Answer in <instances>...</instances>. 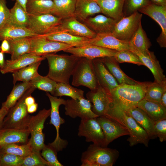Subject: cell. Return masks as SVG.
<instances>
[{
	"instance_id": "obj_2",
	"label": "cell",
	"mask_w": 166,
	"mask_h": 166,
	"mask_svg": "<svg viewBox=\"0 0 166 166\" xmlns=\"http://www.w3.org/2000/svg\"><path fill=\"white\" fill-rule=\"evenodd\" d=\"M105 117L118 121L126 127L129 136L127 140L130 146L141 144L148 147L150 139L147 132L126 112L111 102Z\"/></svg>"
},
{
	"instance_id": "obj_16",
	"label": "cell",
	"mask_w": 166,
	"mask_h": 166,
	"mask_svg": "<svg viewBox=\"0 0 166 166\" xmlns=\"http://www.w3.org/2000/svg\"><path fill=\"white\" fill-rule=\"evenodd\" d=\"M64 105L65 114L73 118L78 117L84 119L98 117L92 111L91 103L85 97L67 100Z\"/></svg>"
},
{
	"instance_id": "obj_6",
	"label": "cell",
	"mask_w": 166,
	"mask_h": 166,
	"mask_svg": "<svg viewBox=\"0 0 166 166\" xmlns=\"http://www.w3.org/2000/svg\"><path fill=\"white\" fill-rule=\"evenodd\" d=\"M72 76V85L75 86H84L92 91L98 86L92 60L80 58L75 66Z\"/></svg>"
},
{
	"instance_id": "obj_37",
	"label": "cell",
	"mask_w": 166,
	"mask_h": 166,
	"mask_svg": "<svg viewBox=\"0 0 166 166\" xmlns=\"http://www.w3.org/2000/svg\"><path fill=\"white\" fill-rule=\"evenodd\" d=\"M41 62L33 63L13 73V84L15 85L18 81L30 82L38 76L39 74L38 70Z\"/></svg>"
},
{
	"instance_id": "obj_58",
	"label": "cell",
	"mask_w": 166,
	"mask_h": 166,
	"mask_svg": "<svg viewBox=\"0 0 166 166\" xmlns=\"http://www.w3.org/2000/svg\"></svg>"
},
{
	"instance_id": "obj_55",
	"label": "cell",
	"mask_w": 166,
	"mask_h": 166,
	"mask_svg": "<svg viewBox=\"0 0 166 166\" xmlns=\"http://www.w3.org/2000/svg\"><path fill=\"white\" fill-rule=\"evenodd\" d=\"M159 103L163 106L166 107V92L161 96Z\"/></svg>"
},
{
	"instance_id": "obj_49",
	"label": "cell",
	"mask_w": 166,
	"mask_h": 166,
	"mask_svg": "<svg viewBox=\"0 0 166 166\" xmlns=\"http://www.w3.org/2000/svg\"><path fill=\"white\" fill-rule=\"evenodd\" d=\"M10 14V9L7 6L6 0H0V28L7 22Z\"/></svg>"
},
{
	"instance_id": "obj_5",
	"label": "cell",
	"mask_w": 166,
	"mask_h": 166,
	"mask_svg": "<svg viewBox=\"0 0 166 166\" xmlns=\"http://www.w3.org/2000/svg\"><path fill=\"white\" fill-rule=\"evenodd\" d=\"M36 89L31 87L28 89L9 110L3 121L2 128L17 129L27 128L31 116L29 114L25 99L31 95Z\"/></svg>"
},
{
	"instance_id": "obj_47",
	"label": "cell",
	"mask_w": 166,
	"mask_h": 166,
	"mask_svg": "<svg viewBox=\"0 0 166 166\" xmlns=\"http://www.w3.org/2000/svg\"><path fill=\"white\" fill-rule=\"evenodd\" d=\"M24 157L7 153H0V166H22Z\"/></svg>"
},
{
	"instance_id": "obj_51",
	"label": "cell",
	"mask_w": 166,
	"mask_h": 166,
	"mask_svg": "<svg viewBox=\"0 0 166 166\" xmlns=\"http://www.w3.org/2000/svg\"><path fill=\"white\" fill-rule=\"evenodd\" d=\"M9 110V109L3 107H2L0 109V129L2 127L4 120Z\"/></svg>"
},
{
	"instance_id": "obj_8",
	"label": "cell",
	"mask_w": 166,
	"mask_h": 166,
	"mask_svg": "<svg viewBox=\"0 0 166 166\" xmlns=\"http://www.w3.org/2000/svg\"><path fill=\"white\" fill-rule=\"evenodd\" d=\"M46 95L49 98L51 104L50 120L49 124L53 125L56 130L55 139L53 142L49 144L57 152L65 148L68 144L66 140L61 139L59 136L60 125L64 124L65 121L60 116L59 108L61 105H64L66 100L60 98H58L50 95L48 92L46 93Z\"/></svg>"
},
{
	"instance_id": "obj_41",
	"label": "cell",
	"mask_w": 166,
	"mask_h": 166,
	"mask_svg": "<svg viewBox=\"0 0 166 166\" xmlns=\"http://www.w3.org/2000/svg\"><path fill=\"white\" fill-rule=\"evenodd\" d=\"M166 92V81L161 83L150 82L144 98L149 101L159 103L163 94Z\"/></svg>"
},
{
	"instance_id": "obj_25",
	"label": "cell",
	"mask_w": 166,
	"mask_h": 166,
	"mask_svg": "<svg viewBox=\"0 0 166 166\" xmlns=\"http://www.w3.org/2000/svg\"><path fill=\"white\" fill-rule=\"evenodd\" d=\"M42 36L48 40L62 42L75 47L88 45L91 39L59 31L52 32Z\"/></svg>"
},
{
	"instance_id": "obj_7",
	"label": "cell",
	"mask_w": 166,
	"mask_h": 166,
	"mask_svg": "<svg viewBox=\"0 0 166 166\" xmlns=\"http://www.w3.org/2000/svg\"><path fill=\"white\" fill-rule=\"evenodd\" d=\"M50 108L44 109L36 115L31 116L29 120L27 128L31 136L29 140L33 149L36 151L40 152L45 145L42 130L46 120L50 116Z\"/></svg>"
},
{
	"instance_id": "obj_3",
	"label": "cell",
	"mask_w": 166,
	"mask_h": 166,
	"mask_svg": "<svg viewBox=\"0 0 166 166\" xmlns=\"http://www.w3.org/2000/svg\"><path fill=\"white\" fill-rule=\"evenodd\" d=\"M49 72L46 75L57 83L69 84V80L75 66L80 57L73 55L48 54Z\"/></svg>"
},
{
	"instance_id": "obj_31",
	"label": "cell",
	"mask_w": 166,
	"mask_h": 166,
	"mask_svg": "<svg viewBox=\"0 0 166 166\" xmlns=\"http://www.w3.org/2000/svg\"><path fill=\"white\" fill-rule=\"evenodd\" d=\"M137 106L144 111L154 121L166 119V107L159 103L144 98L139 102Z\"/></svg>"
},
{
	"instance_id": "obj_48",
	"label": "cell",
	"mask_w": 166,
	"mask_h": 166,
	"mask_svg": "<svg viewBox=\"0 0 166 166\" xmlns=\"http://www.w3.org/2000/svg\"><path fill=\"white\" fill-rule=\"evenodd\" d=\"M153 129L155 135L161 142L166 140V119L154 121Z\"/></svg>"
},
{
	"instance_id": "obj_32",
	"label": "cell",
	"mask_w": 166,
	"mask_h": 166,
	"mask_svg": "<svg viewBox=\"0 0 166 166\" xmlns=\"http://www.w3.org/2000/svg\"><path fill=\"white\" fill-rule=\"evenodd\" d=\"M54 8L53 0H27L26 11L28 14H52Z\"/></svg>"
},
{
	"instance_id": "obj_20",
	"label": "cell",
	"mask_w": 166,
	"mask_h": 166,
	"mask_svg": "<svg viewBox=\"0 0 166 166\" xmlns=\"http://www.w3.org/2000/svg\"><path fill=\"white\" fill-rule=\"evenodd\" d=\"M131 51L135 53L139 58L144 65L151 71L155 79L154 81L161 83L166 81V77L160 62L153 52L150 51L147 54H143L132 46Z\"/></svg>"
},
{
	"instance_id": "obj_33",
	"label": "cell",
	"mask_w": 166,
	"mask_h": 166,
	"mask_svg": "<svg viewBox=\"0 0 166 166\" xmlns=\"http://www.w3.org/2000/svg\"><path fill=\"white\" fill-rule=\"evenodd\" d=\"M134 49L143 54L148 53L151 43L140 23L129 42Z\"/></svg>"
},
{
	"instance_id": "obj_30",
	"label": "cell",
	"mask_w": 166,
	"mask_h": 166,
	"mask_svg": "<svg viewBox=\"0 0 166 166\" xmlns=\"http://www.w3.org/2000/svg\"><path fill=\"white\" fill-rule=\"evenodd\" d=\"M38 36L26 27L6 23L0 28V41Z\"/></svg>"
},
{
	"instance_id": "obj_11",
	"label": "cell",
	"mask_w": 166,
	"mask_h": 166,
	"mask_svg": "<svg viewBox=\"0 0 166 166\" xmlns=\"http://www.w3.org/2000/svg\"><path fill=\"white\" fill-rule=\"evenodd\" d=\"M86 96L93 104V112L98 117H105L112 101L110 91L98 84L95 89L88 92Z\"/></svg>"
},
{
	"instance_id": "obj_34",
	"label": "cell",
	"mask_w": 166,
	"mask_h": 166,
	"mask_svg": "<svg viewBox=\"0 0 166 166\" xmlns=\"http://www.w3.org/2000/svg\"><path fill=\"white\" fill-rule=\"evenodd\" d=\"M31 37H26L8 40L10 46L11 59H15L29 53L31 47Z\"/></svg>"
},
{
	"instance_id": "obj_19",
	"label": "cell",
	"mask_w": 166,
	"mask_h": 166,
	"mask_svg": "<svg viewBox=\"0 0 166 166\" xmlns=\"http://www.w3.org/2000/svg\"><path fill=\"white\" fill-rule=\"evenodd\" d=\"M89 45H96L117 51L124 50L131 51L132 49L129 42L117 39L111 33L97 34L94 38L90 39Z\"/></svg>"
},
{
	"instance_id": "obj_42",
	"label": "cell",
	"mask_w": 166,
	"mask_h": 166,
	"mask_svg": "<svg viewBox=\"0 0 166 166\" xmlns=\"http://www.w3.org/2000/svg\"><path fill=\"white\" fill-rule=\"evenodd\" d=\"M30 82L32 87L49 92L52 95L55 90L57 83L46 76H42L39 74Z\"/></svg>"
},
{
	"instance_id": "obj_38",
	"label": "cell",
	"mask_w": 166,
	"mask_h": 166,
	"mask_svg": "<svg viewBox=\"0 0 166 166\" xmlns=\"http://www.w3.org/2000/svg\"><path fill=\"white\" fill-rule=\"evenodd\" d=\"M31 87L30 81L23 82L14 85L6 101L2 103V107H5L9 110L14 105L25 93Z\"/></svg>"
},
{
	"instance_id": "obj_10",
	"label": "cell",
	"mask_w": 166,
	"mask_h": 166,
	"mask_svg": "<svg viewBox=\"0 0 166 166\" xmlns=\"http://www.w3.org/2000/svg\"><path fill=\"white\" fill-rule=\"evenodd\" d=\"M28 15L29 22L26 27L38 35L51 32L59 25L62 19L51 14Z\"/></svg>"
},
{
	"instance_id": "obj_50",
	"label": "cell",
	"mask_w": 166,
	"mask_h": 166,
	"mask_svg": "<svg viewBox=\"0 0 166 166\" xmlns=\"http://www.w3.org/2000/svg\"><path fill=\"white\" fill-rule=\"evenodd\" d=\"M0 51L3 53H10V46L9 41L6 39L2 41L0 46Z\"/></svg>"
},
{
	"instance_id": "obj_26",
	"label": "cell",
	"mask_w": 166,
	"mask_h": 166,
	"mask_svg": "<svg viewBox=\"0 0 166 166\" xmlns=\"http://www.w3.org/2000/svg\"><path fill=\"white\" fill-rule=\"evenodd\" d=\"M104 15L117 21L123 17L125 0H95Z\"/></svg>"
},
{
	"instance_id": "obj_57",
	"label": "cell",
	"mask_w": 166,
	"mask_h": 166,
	"mask_svg": "<svg viewBox=\"0 0 166 166\" xmlns=\"http://www.w3.org/2000/svg\"><path fill=\"white\" fill-rule=\"evenodd\" d=\"M12 1H15L18 3L26 11V5L27 1V0H11Z\"/></svg>"
},
{
	"instance_id": "obj_21",
	"label": "cell",
	"mask_w": 166,
	"mask_h": 166,
	"mask_svg": "<svg viewBox=\"0 0 166 166\" xmlns=\"http://www.w3.org/2000/svg\"><path fill=\"white\" fill-rule=\"evenodd\" d=\"M45 59V56H38L31 53L24 54L14 60L5 61L4 65L0 69L2 74L14 73L33 63L41 61Z\"/></svg>"
},
{
	"instance_id": "obj_39",
	"label": "cell",
	"mask_w": 166,
	"mask_h": 166,
	"mask_svg": "<svg viewBox=\"0 0 166 166\" xmlns=\"http://www.w3.org/2000/svg\"><path fill=\"white\" fill-rule=\"evenodd\" d=\"M55 97L67 96L73 99L84 98V92L70 85L69 84L57 83L55 90L52 95Z\"/></svg>"
},
{
	"instance_id": "obj_13",
	"label": "cell",
	"mask_w": 166,
	"mask_h": 166,
	"mask_svg": "<svg viewBox=\"0 0 166 166\" xmlns=\"http://www.w3.org/2000/svg\"><path fill=\"white\" fill-rule=\"evenodd\" d=\"M78 135L83 136L87 142L104 147L105 138L101 128L96 118L81 119Z\"/></svg>"
},
{
	"instance_id": "obj_53",
	"label": "cell",
	"mask_w": 166,
	"mask_h": 166,
	"mask_svg": "<svg viewBox=\"0 0 166 166\" xmlns=\"http://www.w3.org/2000/svg\"><path fill=\"white\" fill-rule=\"evenodd\" d=\"M25 103L27 106H28L34 104L35 101L34 97L30 95L26 98Z\"/></svg>"
},
{
	"instance_id": "obj_14",
	"label": "cell",
	"mask_w": 166,
	"mask_h": 166,
	"mask_svg": "<svg viewBox=\"0 0 166 166\" xmlns=\"http://www.w3.org/2000/svg\"><path fill=\"white\" fill-rule=\"evenodd\" d=\"M138 11L146 14L156 21L159 25L161 32L156 39L160 46L166 47V6L151 2L141 8Z\"/></svg>"
},
{
	"instance_id": "obj_9",
	"label": "cell",
	"mask_w": 166,
	"mask_h": 166,
	"mask_svg": "<svg viewBox=\"0 0 166 166\" xmlns=\"http://www.w3.org/2000/svg\"><path fill=\"white\" fill-rule=\"evenodd\" d=\"M142 14L138 11L124 16L115 23L112 34L117 39L129 42L141 23Z\"/></svg>"
},
{
	"instance_id": "obj_12",
	"label": "cell",
	"mask_w": 166,
	"mask_h": 166,
	"mask_svg": "<svg viewBox=\"0 0 166 166\" xmlns=\"http://www.w3.org/2000/svg\"><path fill=\"white\" fill-rule=\"evenodd\" d=\"M30 41L31 47L29 53L39 56L64 51L73 47L62 42L48 40L42 35L31 37Z\"/></svg>"
},
{
	"instance_id": "obj_40",
	"label": "cell",
	"mask_w": 166,
	"mask_h": 166,
	"mask_svg": "<svg viewBox=\"0 0 166 166\" xmlns=\"http://www.w3.org/2000/svg\"><path fill=\"white\" fill-rule=\"evenodd\" d=\"M34 150L30 142L22 145L12 143L0 148V153H7L24 157L30 154Z\"/></svg>"
},
{
	"instance_id": "obj_23",
	"label": "cell",
	"mask_w": 166,
	"mask_h": 166,
	"mask_svg": "<svg viewBox=\"0 0 166 166\" xmlns=\"http://www.w3.org/2000/svg\"><path fill=\"white\" fill-rule=\"evenodd\" d=\"M93 62L98 84L110 91L118 86V82L99 58L93 59Z\"/></svg>"
},
{
	"instance_id": "obj_59",
	"label": "cell",
	"mask_w": 166,
	"mask_h": 166,
	"mask_svg": "<svg viewBox=\"0 0 166 166\" xmlns=\"http://www.w3.org/2000/svg\"></svg>"
},
{
	"instance_id": "obj_27",
	"label": "cell",
	"mask_w": 166,
	"mask_h": 166,
	"mask_svg": "<svg viewBox=\"0 0 166 166\" xmlns=\"http://www.w3.org/2000/svg\"><path fill=\"white\" fill-rule=\"evenodd\" d=\"M102 13L101 9L94 0H76L74 17L78 20L83 22L90 16Z\"/></svg>"
},
{
	"instance_id": "obj_45",
	"label": "cell",
	"mask_w": 166,
	"mask_h": 166,
	"mask_svg": "<svg viewBox=\"0 0 166 166\" xmlns=\"http://www.w3.org/2000/svg\"><path fill=\"white\" fill-rule=\"evenodd\" d=\"M40 152L34 150L30 154L24 157L22 166H50Z\"/></svg>"
},
{
	"instance_id": "obj_44",
	"label": "cell",
	"mask_w": 166,
	"mask_h": 166,
	"mask_svg": "<svg viewBox=\"0 0 166 166\" xmlns=\"http://www.w3.org/2000/svg\"><path fill=\"white\" fill-rule=\"evenodd\" d=\"M151 2L150 0H125L123 10L124 16L130 15Z\"/></svg>"
},
{
	"instance_id": "obj_1",
	"label": "cell",
	"mask_w": 166,
	"mask_h": 166,
	"mask_svg": "<svg viewBox=\"0 0 166 166\" xmlns=\"http://www.w3.org/2000/svg\"><path fill=\"white\" fill-rule=\"evenodd\" d=\"M150 82H139L135 85L119 84L110 90L112 103L122 110L127 111L137 106L144 98Z\"/></svg>"
},
{
	"instance_id": "obj_24",
	"label": "cell",
	"mask_w": 166,
	"mask_h": 166,
	"mask_svg": "<svg viewBox=\"0 0 166 166\" xmlns=\"http://www.w3.org/2000/svg\"><path fill=\"white\" fill-rule=\"evenodd\" d=\"M30 134L27 128L17 129L9 128L0 129V148L12 143H27Z\"/></svg>"
},
{
	"instance_id": "obj_43",
	"label": "cell",
	"mask_w": 166,
	"mask_h": 166,
	"mask_svg": "<svg viewBox=\"0 0 166 166\" xmlns=\"http://www.w3.org/2000/svg\"><path fill=\"white\" fill-rule=\"evenodd\" d=\"M114 57L119 63L128 62L138 65H144L138 57L130 50H124L117 51Z\"/></svg>"
},
{
	"instance_id": "obj_15",
	"label": "cell",
	"mask_w": 166,
	"mask_h": 166,
	"mask_svg": "<svg viewBox=\"0 0 166 166\" xmlns=\"http://www.w3.org/2000/svg\"><path fill=\"white\" fill-rule=\"evenodd\" d=\"M96 119L104 135V147H107L110 143L120 137L129 135L126 127L113 119L105 117H98Z\"/></svg>"
},
{
	"instance_id": "obj_22",
	"label": "cell",
	"mask_w": 166,
	"mask_h": 166,
	"mask_svg": "<svg viewBox=\"0 0 166 166\" xmlns=\"http://www.w3.org/2000/svg\"><path fill=\"white\" fill-rule=\"evenodd\" d=\"M117 21L104 15L89 17L83 22L97 34L112 33Z\"/></svg>"
},
{
	"instance_id": "obj_29",
	"label": "cell",
	"mask_w": 166,
	"mask_h": 166,
	"mask_svg": "<svg viewBox=\"0 0 166 166\" xmlns=\"http://www.w3.org/2000/svg\"><path fill=\"white\" fill-rule=\"evenodd\" d=\"M125 112L146 131L150 139L156 137L154 132V121L142 109L137 106Z\"/></svg>"
},
{
	"instance_id": "obj_54",
	"label": "cell",
	"mask_w": 166,
	"mask_h": 166,
	"mask_svg": "<svg viewBox=\"0 0 166 166\" xmlns=\"http://www.w3.org/2000/svg\"><path fill=\"white\" fill-rule=\"evenodd\" d=\"M154 4L163 6H166V0H150Z\"/></svg>"
},
{
	"instance_id": "obj_28",
	"label": "cell",
	"mask_w": 166,
	"mask_h": 166,
	"mask_svg": "<svg viewBox=\"0 0 166 166\" xmlns=\"http://www.w3.org/2000/svg\"><path fill=\"white\" fill-rule=\"evenodd\" d=\"M99 58L119 84L135 85L140 82L135 81L126 75L120 68L118 62L114 56Z\"/></svg>"
},
{
	"instance_id": "obj_17",
	"label": "cell",
	"mask_w": 166,
	"mask_h": 166,
	"mask_svg": "<svg viewBox=\"0 0 166 166\" xmlns=\"http://www.w3.org/2000/svg\"><path fill=\"white\" fill-rule=\"evenodd\" d=\"M55 31L64 32L89 39L93 38L97 35L95 32L85 24L79 22L75 17L62 19L59 25L52 32Z\"/></svg>"
},
{
	"instance_id": "obj_35",
	"label": "cell",
	"mask_w": 166,
	"mask_h": 166,
	"mask_svg": "<svg viewBox=\"0 0 166 166\" xmlns=\"http://www.w3.org/2000/svg\"><path fill=\"white\" fill-rule=\"evenodd\" d=\"M29 22L27 12L17 2L10 9L9 19L6 23L16 26L26 27Z\"/></svg>"
},
{
	"instance_id": "obj_56",
	"label": "cell",
	"mask_w": 166,
	"mask_h": 166,
	"mask_svg": "<svg viewBox=\"0 0 166 166\" xmlns=\"http://www.w3.org/2000/svg\"><path fill=\"white\" fill-rule=\"evenodd\" d=\"M3 53L0 51V68H2L4 65L5 61L4 60V55Z\"/></svg>"
},
{
	"instance_id": "obj_52",
	"label": "cell",
	"mask_w": 166,
	"mask_h": 166,
	"mask_svg": "<svg viewBox=\"0 0 166 166\" xmlns=\"http://www.w3.org/2000/svg\"><path fill=\"white\" fill-rule=\"evenodd\" d=\"M38 106V103L35 102L30 105L27 106L28 113H32L35 112L37 109Z\"/></svg>"
},
{
	"instance_id": "obj_46",
	"label": "cell",
	"mask_w": 166,
	"mask_h": 166,
	"mask_svg": "<svg viewBox=\"0 0 166 166\" xmlns=\"http://www.w3.org/2000/svg\"><path fill=\"white\" fill-rule=\"evenodd\" d=\"M42 151V156L50 166H63L57 159V151L49 144L45 145Z\"/></svg>"
},
{
	"instance_id": "obj_4",
	"label": "cell",
	"mask_w": 166,
	"mask_h": 166,
	"mask_svg": "<svg viewBox=\"0 0 166 166\" xmlns=\"http://www.w3.org/2000/svg\"><path fill=\"white\" fill-rule=\"evenodd\" d=\"M119 155L118 151L107 147L93 144L83 152L81 166H112Z\"/></svg>"
},
{
	"instance_id": "obj_18",
	"label": "cell",
	"mask_w": 166,
	"mask_h": 166,
	"mask_svg": "<svg viewBox=\"0 0 166 166\" xmlns=\"http://www.w3.org/2000/svg\"><path fill=\"white\" fill-rule=\"evenodd\" d=\"M117 51L95 45H88L81 47H72L63 51L77 57L92 60L106 57L114 56Z\"/></svg>"
},
{
	"instance_id": "obj_36",
	"label": "cell",
	"mask_w": 166,
	"mask_h": 166,
	"mask_svg": "<svg viewBox=\"0 0 166 166\" xmlns=\"http://www.w3.org/2000/svg\"><path fill=\"white\" fill-rule=\"evenodd\" d=\"M53 15L62 19L74 17L76 0H53Z\"/></svg>"
}]
</instances>
